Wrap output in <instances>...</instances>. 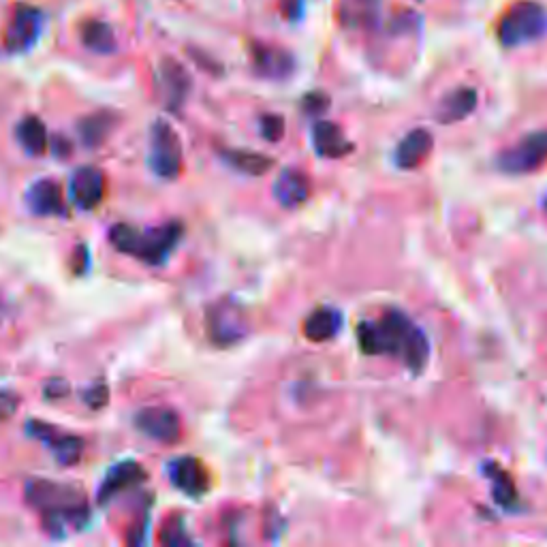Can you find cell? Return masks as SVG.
Returning <instances> with one entry per match:
<instances>
[{
    "label": "cell",
    "mask_w": 547,
    "mask_h": 547,
    "mask_svg": "<svg viewBox=\"0 0 547 547\" xmlns=\"http://www.w3.org/2000/svg\"><path fill=\"white\" fill-rule=\"evenodd\" d=\"M481 471H483V475H486L488 481H490L494 503L500 509H505V511H515V509H518L520 496H518V490H515V483L509 477V473L503 471V468H500L496 462H486V464H483Z\"/></svg>",
    "instance_id": "cell-21"
},
{
    "label": "cell",
    "mask_w": 547,
    "mask_h": 547,
    "mask_svg": "<svg viewBox=\"0 0 547 547\" xmlns=\"http://www.w3.org/2000/svg\"><path fill=\"white\" fill-rule=\"evenodd\" d=\"M156 82H159L165 107L171 109V112H178L191 92V75L186 73V69L178 65L176 60L165 58L159 67V77H156Z\"/></svg>",
    "instance_id": "cell-13"
},
{
    "label": "cell",
    "mask_w": 547,
    "mask_h": 547,
    "mask_svg": "<svg viewBox=\"0 0 547 547\" xmlns=\"http://www.w3.org/2000/svg\"><path fill=\"white\" fill-rule=\"evenodd\" d=\"M161 541L167 543V545H189V543H195L189 533H186V524L182 518H169L165 528L161 530Z\"/></svg>",
    "instance_id": "cell-27"
},
{
    "label": "cell",
    "mask_w": 547,
    "mask_h": 547,
    "mask_svg": "<svg viewBox=\"0 0 547 547\" xmlns=\"http://www.w3.org/2000/svg\"><path fill=\"white\" fill-rule=\"evenodd\" d=\"M259 129L265 139H270V142H278V139L285 135V120L280 116L268 114L259 120Z\"/></svg>",
    "instance_id": "cell-28"
},
{
    "label": "cell",
    "mask_w": 547,
    "mask_h": 547,
    "mask_svg": "<svg viewBox=\"0 0 547 547\" xmlns=\"http://www.w3.org/2000/svg\"><path fill=\"white\" fill-rule=\"evenodd\" d=\"M479 103L477 90L473 88H456L449 95L443 97V101L436 107V120L441 124H456L471 116Z\"/></svg>",
    "instance_id": "cell-20"
},
{
    "label": "cell",
    "mask_w": 547,
    "mask_h": 547,
    "mask_svg": "<svg viewBox=\"0 0 547 547\" xmlns=\"http://www.w3.org/2000/svg\"><path fill=\"white\" fill-rule=\"evenodd\" d=\"M26 430L30 436H35V439H39L43 445H48L52 449L58 464L73 466L80 462L84 453V441L80 439V436L58 432L54 426L43 424V421H37V419L28 421Z\"/></svg>",
    "instance_id": "cell-8"
},
{
    "label": "cell",
    "mask_w": 547,
    "mask_h": 547,
    "mask_svg": "<svg viewBox=\"0 0 547 547\" xmlns=\"http://www.w3.org/2000/svg\"><path fill=\"white\" fill-rule=\"evenodd\" d=\"M45 15L37 7H18L7 28V48L11 52H26L33 48L43 33Z\"/></svg>",
    "instance_id": "cell-10"
},
{
    "label": "cell",
    "mask_w": 547,
    "mask_h": 547,
    "mask_svg": "<svg viewBox=\"0 0 547 547\" xmlns=\"http://www.w3.org/2000/svg\"><path fill=\"white\" fill-rule=\"evenodd\" d=\"M248 315L240 302L223 298L214 302L206 312V332L216 347L238 345L248 336Z\"/></svg>",
    "instance_id": "cell-5"
},
{
    "label": "cell",
    "mask_w": 547,
    "mask_h": 547,
    "mask_svg": "<svg viewBox=\"0 0 547 547\" xmlns=\"http://www.w3.org/2000/svg\"><path fill=\"white\" fill-rule=\"evenodd\" d=\"M543 208H545V210H547V195H545V197H543Z\"/></svg>",
    "instance_id": "cell-35"
},
{
    "label": "cell",
    "mask_w": 547,
    "mask_h": 547,
    "mask_svg": "<svg viewBox=\"0 0 547 547\" xmlns=\"http://www.w3.org/2000/svg\"><path fill=\"white\" fill-rule=\"evenodd\" d=\"M167 473L171 483L178 490H182L186 496L191 498H201L210 490V475L208 468L201 464V460L184 456V458H176L171 460L167 466Z\"/></svg>",
    "instance_id": "cell-12"
},
{
    "label": "cell",
    "mask_w": 547,
    "mask_h": 547,
    "mask_svg": "<svg viewBox=\"0 0 547 547\" xmlns=\"http://www.w3.org/2000/svg\"><path fill=\"white\" fill-rule=\"evenodd\" d=\"M67 394H69L67 381L54 379V381H50L48 385H45V396H48V398H65Z\"/></svg>",
    "instance_id": "cell-32"
},
{
    "label": "cell",
    "mask_w": 547,
    "mask_h": 547,
    "mask_svg": "<svg viewBox=\"0 0 547 547\" xmlns=\"http://www.w3.org/2000/svg\"><path fill=\"white\" fill-rule=\"evenodd\" d=\"M547 163V131H535L498 154L496 167L509 176L533 174Z\"/></svg>",
    "instance_id": "cell-7"
},
{
    "label": "cell",
    "mask_w": 547,
    "mask_h": 547,
    "mask_svg": "<svg viewBox=\"0 0 547 547\" xmlns=\"http://www.w3.org/2000/svg\"><path fill=\"white\" fill-rule=\"evenodd\" d=\"M312 146L323 159H342L353 150V144L342 133L338 124L330 120H319L312 127Z\"/></svg>",
    "instance_id": "cell-19"
},
{
    "label": "cell",
    "mask_w": 547,
    "mask_h": 547,
    "mask_svg": "<svg viewBox=\"0 0 547 547\" xmlns=\"http://www.w3.org/2000/svg\"><path fill=\"white\" fill-rule=\"evenodd\" d=\"M69 193L73 206L80 210H95L105 197V174L99 167L77 169L69 182Z\"/></svg>",
    "instance_id": "cell-14"
},
{
    "label": "cell",
    "mask_w": 547,
    "mask_h": 547,
    "mask_svg": "<svg viewBox=\"0 0 547 547\" xmlns=\"http://www.w3.org/2000/svg\"><path fill=\"white\" fill-rule=\"evenodd\" d=\"M148 165L154 176L176 180L182 171V142L169 122L156 120L150 129Z\"/></svg>",
    "instance_id": "cell-6"
},
{
    "label": "cell",
    "mask_w": 547,
    "mask_h": 547,
    "mask_svg": "<svg viewBox=\"0 0 547 547\" xmlns=\"http://www.w3.org/2000/svg\"><path fill=\"white\" fill-rule=\"evenodd\" d=\"M24 494L28 503L43 513L45 528L54 537L65 535L67 526L84 528L90 520L86 496L75 486L50 479H30Z\"/></svg>",
    "instance_id": "cell-2"
},
{
    "label": "cell",
    "mask_w": 547,
    "mask_h": 547,
    "mask_svg": "<svg viewBox=\"0 0 547 547\" xmlns=\"http://www.w3.org/2000/svg\"><path fill=\"white\" fill-rule=\"evenodd\" d=\"M272 193L283 208H298L310 197V180L300 169H285L274 180Z\"/></svg>",
    "instance_id": "cell-17"
},
{
    "label": "cell",
    "mask_w": 547,
    "mask_h": 547,
    "mask_svg": "<svg viewBox=\"0 0 547 547\" xmlns=\"http://www.w3.org/2000/svg\"><path fill=\"white\" fill-rule=\"evenodd\" d=\"M82 43L95 54H112L116 50V33L109 24L92 20L82 26Z\"/></svg>",
    "instance_id": "cell-24"
},
{
    "label": "cell",
    "mask_w": 547,
    "mask_h": 547,
    "mask_svg": "<svg viewBox=\"0 0 547 547\" xmlns=\"http://www.w3.org/2000/svg\"><path fill=\"white\" fill-rule=\"evenodd\" d=\"M182 236L184 227L178 221L161 227H152L146 231H139L131 225H116L109 231V242H112L120 253L133 255L146 265H163L182 242Z\"/></svg>",
    "instance_id": "cell-3"
},
{
    "label": "cell",
    "mask_w": 547,
    "mask_h": 547,
    "mask_svg": "<svg viewBox=\"0 0 547 547\" xmlns=\"http://www.w3.org/2000/svg\"><path fill=\"white\" fill-rule=\"evenodd\" d=\"M107 398H109V394H107L105 383L92 385L84 392V402L90 406V409H101V406L107 404Z\"/></svg>",
    "instance_id": "cell-30"
},
{
    "label": "cell",
    "mask_w": 547,
    "mask_h": 547,
    "mask_svg": "<svg viewBox=\"0 0 547 547\" xmlns=\"http://www.w3.org/2000/svg\"><path fill=\"white\" fill-rule=\"evenodd\" d=\"M148 473L144 471L142 464H137L135 460H124L118 462L107 471L105 479L101 481L99 492H97V503L107 505L112 503L114 498H118L122 492L137 488L139 483H144Z\"/></svg>",
    "instance_id": "cell-11"
},
{
    "label": "cell",
    "mask_w": 547,
    "mask_h": 547,
    "mask_svg": "<svg viewBox=\"0 0 547 547\" xmlns=\"http://www.w3.org/2000/svg\"><path fill=\"white\" fill-rule=\"evenodd\" d=\"M15 137H18L20 146L33 156L43 154L45 148H48V131H45V124L35 116H28L18 124Z\"/></svg>",
    "instance_id": "cell-23"
},
{
    "label": "cell",
    "mask_w": 547,
    "mask_h": 547,
    "mask_svg": "<svg viewBox=\"0 0 547 547\" xmlns=\"http://www.w3.org/2000/svg\"><path fill=\"white\" fill-rule=\"evenodd\" d=\"M342 327V315L336 308L323 306L312 312V315L304 321V334L312 342H325L332 340Z\"/></svg>",
    "instance_id": "cell-22"
},
{
    "label": "cell",
    "mask_w": 547,
    "mask_h": 547,
    "mask_svg": "<svg viewBox=\"0 0 547 547\" xmlns=\"http://www.w3.org/2000/svg\"><path fill=\"white\" fill-rule=\"evenodd\" d=\"M364 7H368V11H374V7H379V0H359Z\"/></svg>",
    "instance_id": "cell-34"
},
{
    "label": "cell",
    "mask_w": 547,
    "mask_h": 547,
    "mask_svg": "<svg viewBox=\"0 0 547 547\" xmlns=\"http://www.w3.org/2000/svg\"><path fill=\"white\" fill-rule=\"evenodd\" d=\"M434 148V137L426 129H413L402 137L394 150V163L400 169H415L424 163Z\"/></svg>",
    "instance_id": "cell-16"
},
{
    "label": "cell",
    "mask_w": 547,
    "mask_h": 547,
    "mask_svg": "<svg viewBox=\"0 0 547 547\" xmlns=\"http://www.w3.org/2000/svg\"><path fill=\"white\" fill-rule=\"evenodd\" d=\"M302 5H304V0H283L287 18L289 20H298L302 15Z\"/></svg>",
    "instance_id": "cell-33"
},
{
    "label": "cell",
    "mask_w": 547,
    "mask_h": 547,
    "mask_svg": "<svg viewBox=\"0 0 547 547\" xmlns=\"http://www.w3.org/2000/svg\"><path fill=\"white\" fill-rule=\"evenodd\" d=\"M357 340L366 355L400 359L415 374L426 368L430 357L428 336L411 317L396 308L385 310L379 319L359 323Z\"/></svg>",
    "instance_id": "cell-1"
},
{
    "label": "cell",
    "mask_w": 547,
    "mask_h": 547,
    "mask_svg": "<svg viewBox=\"0 0 547 547\" xmlns=\"http://www.w3.org/2000/svg\"><path fill=\"white\" fill-rule=\"evenodd\" d=\"M223 159L233 167L248 176H261L265 171L274 167V161L263 156L259 152H246V150H223Z\"/></svg>",
    "instance_id": "cell-25"
},
{
    "label": "cell",
    "mask_w": 547,
    "mask_h": 547,
    "mask_svg": "<svg viewBox=\"0 0 547 547\" xmlns=\"http://www.w3.org/2000/svg\"><path fill=\"white\" fill-rule=\"evenodd\" d=\"M15 406H18V396L11 392H0V421L11 417L15 413Z\"/></svg>",
    "instance_id": "cell-31"
},
{
    "label": "cell",
    "mask_w": 547,
    "mask_h": 547,
    "mask_svg": "<svg viewBox=\"0 0 547 547\" xmlns=\"http://www.w3.org/2000/svg\"><path fill=\"white\" fill-rule=\"evenodd\" d=\"M112 127H114V116L109 112H99V114H92L88 118H84L80 122V135H82V142L88 146V148H95V146H101L107 135L112 133Z\"/></svg>",
    "instance_id": "cell-26"
},
{
    "label": "cell",
    "mask_w": 547,
    "mask_h": 547,
    "mask_svg": "<svg viewBox=\"0 0 547 547\" xmlns=\"http://www.w3.org/2000/svg\"><path fill=\"white\" fill-rule=\"evenodd\" d=\"M498 41L503 48L515 50L524 45L537 43L547 37V9L535 0H520L515 3L496 28Z\"/></svg>",
    "instance_id": "cell-4"
},
{
    "label": "cell",
    "mask_w": 547,
    "mask_h": 547,
    "mask_svg": "<svg viewBox=\"0 0 547 547\" xmlns=\"http://www.w3.org/2000/svg\"><path fill=\"white\" fill-rule=\"evenodd\" d=\"M253 65L255 71L268 80H287L295 71V58L287 50L257 45L253 50Z\"/></svg>",
    "instance_id": "cell-18"
},
{
    "label": "cell",
    "mask_w": 547,
    "mask_h": 547,
    "mask_svg": "<svg viewBox=\"0 0 547 547\" xmlns=\"http://www.w3.org/2000/svg\"><path fill=\"white\" fill-rule=\"evenodd\" d=\"M327 107H330V97L323 95V92H310L302 101V109L308 116H321L327 112Z\"/></svg>",
    "instance_id": "cell-29"
},
{
    "label": "cell",
    "mask_w": 547,
    "mask_h": 547,
    "mask_svg": "<svg viewBox=\"0 0 547 547\" xmlns=\"http://www.w3.org/2000/svg\"><path fill=\"white\" fill-rule=\"evenodd\" d=\"M135 428L146 434L148 439L159 443H176L182 434L180 417L165 409V406H150V409H142L135 415Z\"/></svg>",
    "instance_id": "cell-9"
},
{
    "label": "cell",
    "mask_w": 547,
    "mask_h": 547,
    "mask_svg": "<svg viewBox=\"0 0 547 547\" xmlns=\"http://www.w3.org/2000/svg\"><path fill=\"white\" fill-rule=\"evenodd\" d=\"M26 206L39 216H67L65 197L54 180H37L26 191Z\"/></svg>",
    "instance_id": "cell-15"
}]
</instances>
